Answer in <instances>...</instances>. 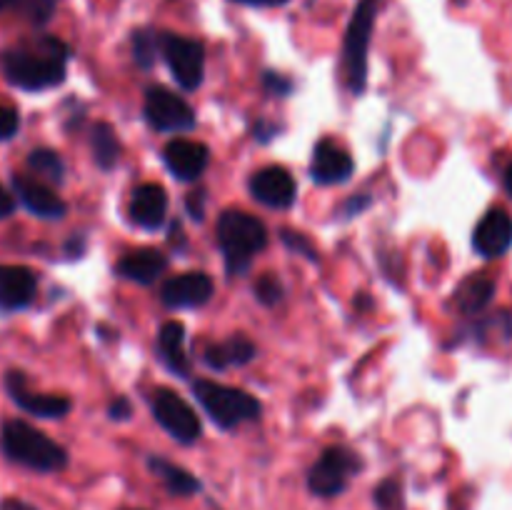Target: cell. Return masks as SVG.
I'll return each mask as SVG.
<instances>
[{
	"label": "cell",
	"mask_w": 512,
	"mask_h": 510,
	"mask_svg": "<svg viewBox=\"0 0 512 510\" xmlns=\"http://www.w3.org/2000/svg\"><path fill=\"white\" fill-rule=\"evenodd\" d=\"M68 58L70 48L63 40L38 35L0 50V73L15 88L40 93L63 83Z\"/></svg>",
	"instance_id": "1"
},
{
	"label": "cell",
	"mask_w": 512,
	"mask_h": 510,
	"mask_svg": "<svg viewBox=\"0 0 512 510\" xmlns=\"http://www.w3.org/2000/svg\"><path fill=\"white\" fill-rule=\"evenodd\" d=\"M0 445H3L5 458L23 468L38 470V473H55L68 463V453L63 445H58L25 420H8L0 433Z\"/></svg>",
	"instance_id": "2"
},
{
	"label": "cell",
	"mask_w": 512,
	"mask_h": 510,
	"mask_svg": "<svg viewBox=\"0 0 512 510\" xmlns=\"http://www.w3.org/2000/svg\"><path fill=\"white\" fill-rule=\"evenodd\" d=\"M218 243L230 275H245L253 258L268 245L263 220L243 210H225L218 220Z\"/></svg>",
	"instance_id": "3"
},
{
	"label": "cell",
	"mask_w": 512,
	"mask_h": 510,
	"mask_svg": "<svg viewBox=\"0 0 512 510\" xmlns=\"http://www.w3.org/2000/svg\"><path fill=\"white\" fill-rule=\"evenodd\" d=\"M193 393L198 403L203 405L205 413L210 415V420L223 430L238 428V425L255 420L260 415L258 398L240 388L213 383V380H195Z\"/></svg>",
	"instance_id": "4"
},
{
	"label": "cell",
	"mask_w": 512,
	"mask_h": 510,
	"mask_svg": "<svg viewBox=\"0 0 512 510\" xmlns=\"http://www.w3.org/2000/svg\"><path fill=\"white\" fill-rule=\"evenodd\" d=\"M383 0H358L350 18L348 33H345L343 45V65H345V78H348L350 90L360 95L368 83V48H370V35H373L375 18Z\"/></svg>",
	"instance_id": "5"
},
{
	"label": "cell",
	"mask_w": 512,
	"mask_h": 510,
	"mask_svg": "<svg viewBox=\"0 0 512 510\" xmlns=\"http://www.w3.org/2000/svg\"><path fill=\"white\" fill-rule=\"evenodd\" d=\"M160 58L168 65L170 75L183 90L200 88L205 75V48L200 40L160 30Z\"/></svg>",
	"instance_id": "6"
},
{
	"label": "cell",
	"mask_w": 512,
	"mask_h": 510,
	"mask_svg": "<svg viewBox=\"0 0 512 510\" xmlns=\"http://www.w3.org/2000/svg\"><path fill=\"white\" fill-rule=\"evenodd\" d=\"M150 410H153L155 420L160 423V428L175 438L178 443H195L203 433V425H200V418L195 415V410L190 408L188 400L183 395H178L175 390L160 388L153 393V400H150Z\"/></svg>",
	"instance_id": "7"
},
{
	"label": "cell",
	"mask_w": 512,
	"mask_h": 510,
	"mask_svg": "<svg viewBox=\"0 0 512 510\" xmlns=\"http://www.w3.org/2000/svg\"><path fill=\"white\" fill-rule=\"evenodd\" d=\"M145 120L160 133H188L195 128L198 118L188 100L175 95L163 85H153L145 90Z\"/></svg>",
	"instance_id": "8"
},
{
	"label": "cell",
	"mask_w": 512,
	"mask_h": 510,
	"mask_svg": "<svg viewBox=\"0 0 512 510\" xmlns=\"http://www.w3.org/2000/svg\"><path fill=\"white\" fill-rule=\"evenodd\" d=\"M360 470V458L348 448H328L320 455L318 463L310 468L308 485L315 495L320 498H333V495L343 493L345 485H348L350 475H355Z\"/></svg>",
	"instance_id": "9"
},
{
	"label": "cell",
	"mask_w": 512,
	"mask_h": 510,
	"mask_svg": "<svg viewBox=\"0 0 512 510\" xmlns=\"http://www.w3.org/2000/svg\"><path fill=\"white\" fill-rule=\"evenodd\" d=\"M5 393L10 395L15 405L25 413L35 415V418H63L70 413L73 403L63 395H48V393H33L28 388V380L20 370H8L3 378Z\"/></svg>",
	"instance_id": "10"
},
{
	"label": "cell",
	"mask_w": 512,
	"mask_h": 510,
	"mask_svg": "<svg viewBox=\"0 0 512 510\" xmlns=\"http://www.w3.org/2000/svg\"><path fill=\"white\" fill-rule=\"evenodd\" d=\"M250 193L258 203L268 205V208H290L295 203L298 185L288 170L280 168V165H270V168L258 170L250 178Z\"/></svg>",
	"instance_id": "11"
},
{
	"label": "cell",
	"mask_w": 512,
	"mask_h": 510,
	"mask_svg": "<svg viewBox=\"0 0 512 510\" xmlns=\"http://www.w3.org/2000/svg\"><path fill=\"white\" fill-rule=\"evenodd\" d=\"M355 163L343 145L335 140L323 138L313 150V163H310V178L320 185L345 183L353 175Z\"/></svg>",
	"instance_id": "12"
},
{
	"label": "cell",
	"mask_w": 512,
	"mask_h": 510,
	"mask_svg": "<svg viewBox=\"0 0 512 510\" xmlns=\"http://www.w3.org/2000/svg\"><path fill=\"white\" fill-rule=\"evenodd\" d=\"M163 160L165 168L178 180H198L208 168L210 150L208 145L198 143V140L175 138L165 145Z\"/></svg>",
	"instance_id": "13"
},
{
	"label": "cell",
	"mask_w": 512,
	"mask_h": 510,
	"mask_svg": "<svg viewBox=\"0 0 512 510\" xmlns=\"http://www.w3.org/2000/svg\"><path fill=\"white\" fill-rule=\"evenodd\" d=\"M13 193L38 218L58 220L65 215V203L60 200V195H55L50 185L33 175H13Z\"/></svg>",
	"instance_id": "14"
},
{
	"label": "cell",
	"mask_w": 512,
	"mask_h": 510,
	"mask_svg": "<svg viewBox=\"0 0 512 510\" xmlns=\"http://www.w3.org/2000/svg\"><path fill=\"white\" fill-rule=\"evenodd\" d=\"M473 248L483 258L493 260L512 248V218L505 210H490L483 215L473 233Z\"/></svg>",
	"instance_id": "15"
},
{
	"label": "cell",
	"mask_w": 512,
	"mask_h": 510,
	"mask_svg": "<svg viewBox=\"0 0 512 510\" xmlns=\"http://www.w3.org/2000/svg\"><path fill=\"white\" fill-rule=\"evenodd\" d=\"M38 293V275L25 265H0V310L28 308Z\"/></svg>",
	"instance_id": "16"
},
{
	"label": "cell",
	"mask_w": 512,
	"mask_h": 510,
	"mask_svg": "<svg viewBox=\"0 0 512 510\" xmlns=\"http://www.w3.org/2000/svg\"><path fill=\"white\" fill-rule=\"evenodd\" d=\"M213 298V280L205 273H183L163 285V303L168 308H200Z\"/></svg>",
	"instance_id": "17"
},
{
	"label": "cell",
	"mask_w": 512,
	"mask_h": 510,
	"mask_svg": "<svg viewBox=\"0 0 512 510\" xmlns=\"http://www.w3.org/2000/svg\"><path fill=\"white\" fill-rule=\"evenodd\" d=\"M165 215H168V193L163 185L145 183L135 188L133 198H130V220L145 230H155L163 225Z\"/></svg>",
	"instance_id": "18"
},
{
	"label": "cell",
	"mask_w": 512,
	"mask_h": 510,
	"mask_svg": "<svg viewBox=\"0 0 512 510\" xmlns=\"http://www.w3.org/2000/svg\"><path fill=\"white\" fill-rule=\"evenodd\" d=\"M168 270V255L155 248H138L125 255L118 263V273L133 283L148 285L155 283Z\"/></svg>",
	"instance_id": "19"
},
{
	"label": "cell",
	"mask_w": 512,
	"mask_h": 510,
	"mask_svg": "<svg viewBox=\"0 0 512 510\" xmlns=\"http://www.w3.org/2000/svg\"><path fill=\"white\" fill-rule=\"evenodd\" d=\"M158 358L163 360L165 368L170 370V373L180 375V378H185V375L190 373V360L188 355H185V325L178 323V320H170V323H165L163 328H160L158 333Z\"/></svg>",
	"instance_id": "20"
},
{
	"label": "cell",
	"mask_w": 512,
	"mask_h": 510,
	"mask_svg": "<svg viewBox=\"0 0 512 510\" xmlns=\"http://www.w3.org/2000/svg\"><path fill=\"white\" fill-rule=\"evenodd\" d=\"M255 358V345L253 340H248L245 335H230L223 343H213L205 348V365L210 370H228L238 368V365L250 363Z\"/></svg>",
	"instance_id": "21"
},
{
	"label": "cell",
	"mask_w": 512,
	"mask_h": 510,
	"mask_svg": "<svg viewBox=\"0 0 512 510\" xmlns=\"http://www.w3.org/2000/svg\"><path fill=\"white\" fill-rule=\"evenodd\" d=\"M495 295V280L485 273H475L465 278L455 290V303L463 313L475 315L483 308H488Z\"/></svg>",
	"instance_id": "22"
},
{
	"label": "cell",
	"mask_w": 512,
	"mask_h": 510,
	"mask_svg": "<svg viewBox=\"0 0 512 510\" xmlns=\"http://www.w3.org/2000/svg\"><path fill=\"white\" fill-rule=\"evenodd\" d=\"M55 8H58V0H0V18L15 15L35 28H43L55 15Z\"/></svg>",
	"instance_id": "23"
},
{
	"label": "cell",
	"mask_w": 512,
	"mask_h": 510,
	"mask_svg": "<svg viewBox=\"0 0 512 510\" xmlns=\"http://www.w3.org/2000/svg\"><path fill=\"white\" fill-rule=\"evenodd\" d=\"M148 465L173 495H193L200 490V480L195 475H190L188 470L180 468V465H173L170 460L150 458Z\"/></svg>",
	"instance_id": "24"
},
{
	"label": "cell",
	"mask_w": 512,
	"mask_h": 510,
	"mask_svg": "<svg viewBox=\"0 0 512 510\" xmlns=\"http://www.w3.org/2000/svg\"><path fill=\"white\" fill-rule=\"evenodd\" d=\"M90 145H93V158L100 168L110 170L118 165L123 148H120L118 133L113 130V125L95 123L93 130H90Z\"/></svg>",
	"instance_id": "25"
},
{
	"label": "cell",
	"mask_w": 512,
	"mask_h": 510,
	"mask_svg": "<svg viewBox=\"0 0 512 510\" xmlns=\"http://www.w3.org/2000/svg\"><path fill=\"white\" fill-rule=\"evenodd\" d=\"M28 168L33 170L35 175L45 178L48 183L60 185L63 183V175H65V165L63 158H60L55 150L50 148H38L28 155Z\"/></svg>",
	"instance_id": "26"
},
{
	"label": "cell",
	"mask_w": 512,
	"mask_h": 510,
	"mask_svg": "<svg viewBox=\"0 0 512 510\" xmlns=\"http://www.w3.org/2000/svg\"><path fill=\"white\" fill-rule=\"evenodd\" d=\"M158 35L160 30L153 28H140L133 33V58L140 68H153L155 58H160Z\"/></svg>",
	"instance_id": "27"
},
{
	"label": "cell",
	"mask_w": 512,
	"mask_h": 510,
	"mask_svg": "<svg viewBox=\"0 0 512 510\" xmlns=\"http://www.w3.org/2000/svg\"><path fill=\"white\" fill-rule=\"evenodd\" d=\"M255 295L263 305H275L283 300V283L273 273H265L255 280Z\"/></svg>",
	"instance_id": "28"
},
{
	"label": "cell",
	"mask_w": 512,
	"mask_h": 510,
	"mask_svg": "<svg viewBox=\"0 0 512 510\" xmlns=\"http://www.w3.org/2000/svg\"><path fill=\"white\" fill-rule=\"evenodd\" d=\"M20 130V115L13 105L0 100V140L15 138Z\"/></svg>",
	"instance_id": "29"
},
{
	"label": "cell",
	"mask_w": 512,
	"mask_h": 510,
	"mask_svg": "<svg viewBox=\"0 0 512 510\" xmlns=\"http://www.w3.org/2000/svg\"><path fill=\"white\" fill-rule=\"evenodd\" d=\"M375 503L383 510H393L400 505V483L398 480H385L378 490H375Z\"/></svg>",
	"instance_id": "30"
},
{
	"label": "cell",
	"mask_w": 512,
	"mask_h": 510,
	"mask_svg": "<svg viewBox=\"0 0 512 510\" xmlns=\"http://www.w3.org/2000/svg\"><path fill=\"white\" fill-rule=\"evenodd\" d=\"M280 233H283V243L288 245L290 250H295V253L305 255V258L310 260H318V253H315V248L308 243V238H305L303 233H293L290 228H283Z\"/></svg>",
	"instance_id": "31"
},
{
	"label": "cell",
	"mask_w": 512,
	"mask_h": 510,
	"mask_svg": "<svg viewBox=\"0 0 512 510\" xmlns=\"http://www.w3.org/2000/svg\"><path fill=\"white\" fill-rule=\"evenodd\" d=\"M263 85L268 88L270 95H278V98H285V95L293 90V83H290L285 75L280 73H273V70H268V73L263 75Z\"/></svg>",
	"instance_id": "32"
},
{
	"label": "cell",
	"mask_w": 512,
	"mask_h": 510,
	"mask_svg": "<svg viewBox=\"0 0 512 510\" xmlns=\"http://www.w3.org/2000/svg\"><path fill=\"white\" fill-rule=\"evenodd\" d=\"M130 413H133V408H130V400L125 398H115L108 408V415L113 420H128Z\"/></svg>",
	"instance_id": "33"
},
{
	"label": "cell",
	"mask_w": 512,
	"mask_h": 510,
	"mask_svg": "<svg viewBox=\"0 0 512 510\" xmlns=\"http://www.w3.org/2000/svg\"><path fill=\"white\" fill-rule=\"evenodd\" d=\"M203 203H205V193L203 190H198V193H190L188 195V215L193 220H203Z\"/></svg>",
	"instance_id": "34"
},
{
	"label": "cell",
	"mask_w": 512,
	"mask_h": 510,
	"mask_svg": "<svg viewBox=\"0 0 512 510\" xmlns=\"http://www.w3.org/2000/svg\"><path fill=\"white\" fill-rule=\"evenodd\" d=\"M13 210H15V198L3 188V185H0V220L10 218Z\"/></svg>",
	"instance_id": "35"
},
{
	"label": "cell",
	"mask_w": 512,
	"mask_h": 510,
	"mask_svg": "<svg viewBox=\"0 0 512 510\" xmlns=\"http://www.w3.org/2000/svg\"><path fill=\"white\" fill-rule=\"evenodd\" d=\"M368 205H370V198H368V195H363V198H360V200H355V198H353V200H350V203H345L343 213L348 215V218H350V215L360 213V210L368 208Z\"/></svg>",
	"instance_id": "36"
},
{
	"label": "cell",
	"mask_w": 512,
	"mask_h": 510,
	"mask_svg": "<svg viewBox=\"0 0 512 510\" xmlns=\"http://www.w3.org/2000/svg\"><path fill=\"white\" fill-rule=\"evenodd\" d=\"M233 3L253 5V8H278V5H285L288 0H233Z\"/></svg>",
	"instance_id": "37"
},
{
	"label": "cell",
	"mask_w": 512,
	"mask_h": 510,
	"mask_svg": "<svg viewBox=\"0 0 512 510\" xmlns=\"http://www.w3.org/2000/svg\"><path fill=\"white\" fill-rule=\"evenodd\" d=\"M0 510H35V508L30 503H25V500L5 498L3 503H0Z\"/></svg>",
	"instance_id": "38"
},
{
	"label": "cell",
	"mask_w": 512,
	"mask_h": 510,
	"mask_svg": "<svg viewBox=\"0 0 512 510\" xmlns=\"http://www.w3.org/2000/svg\"><path fill=\"white\" fill-rule=\"evenodd\" d=\"M253 133L258 135L260 140H270L273 138V133H275V125H268V123H258L253 128Z\"/></svg>",
	"instance_id": "39"
},
{
	"label": "cell",
	"mask_w": 512,
	"mask_h": 510,
	"mask_svg": "<svg viewBox=\"0 0 512 510\" xmlns=\"http://www.w3.org/2000/svg\"><path fill=\"white\" fill-rule=\"evenodd\" d=\"M505 190H508V195L512 198V163L508 165V170H505Z\"/></svg>",
	"instance_id": "40"
}]
</instances>
